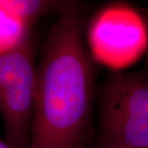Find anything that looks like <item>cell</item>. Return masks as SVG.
Segmentation results:
<instances>
[{
	"instance_id": "obj_1",
	"label": "cell",
	"mask_w": 148,
	"mask_h": 148,
	"mask_svg": "<svg viewBox=\"0 0 148 148\" xmlns=\"http://www.w3.org/2000/svg\"><path fill=\"white\" fill-rule=\"evenodd\" d=\"M94 76L78 13L61 12L36 67L28 148H82L90 129Z\"/></svg>"
},
{
	"instance_id": "obj_2",
	"label": "cell",
	"mask_w": 148,
	"mask_h": 148,
	"mask_svg": "<svg viewBox=\"0 0 148 148\" xmlns=\"http://www.w3.org/2000/svg\"><path fill=\"white\" fill-rule=\"evenodd\" d=\"M101 144L148 147V72H114L101 88Z\"/></svg>"
},
{
	"instance_id": "obj_3",
	"label": "cell",
	"mask_w": 148,
	"mask_h": 148,
	"mask_svg": "<svg viewBox=\"0 0 148 148\" xmlns=\"http://www.w3.org/2000/svg\"><path fill=\"white\" fill-rule=\"evenodd\" d=\"M36 67L30 33L16 45L0 53V114L6 143L28 148L35 106Z\"/></svg>"
},
{
	"instance_id": "obj_4",
	"label": "cell",
	"mask_w": 148,
	"mask_h": 148,
	"mask_svg": "<svg viewBox=\"0 0 148 148\" xmlns=\"http://www.w3.org/2000/svg\"><path fill=\"white\" fill-rule=\"evenodd\" d=\"M93 56L101 62L119 69L132 64L148 46V30L134 9L123 4L106 8L93 20L89 32Z\"/></svg>"
},
{
	"instance_id": "obj_5",
	"label": "cell",
	"mask_w": 148,
	"mask_h": 148,
	"mask_svg": "<svg viewBox=\"0 0 148 148\" xmlns=\"http://www.w3.org/2000/svg\"><path fill=\"white\" fill-rule=\"evenodd\" d=\"M58 5L57 2L43 0H0V8L27 25Z\"/></svg>"
},
{
	"instance_id": "obj_6",
	"label": "cell",
	"mask_w": 148,
	"mask_h": 148,
	"mask_svg": "<svg viewBox=\"0 0 148 148\" xmlns=\"http://www.w3.org/2000/svg\"><path fill=\"white\" fill-rule=\"evenodd\" d=\"M29 33V25L0 8V42L3 53L16 45Z\"/></svg>"
},
{
	"instance_id": "obj_7",
	"label": "cell",
	"mask_w": 148,
	"mask_h": 148,
	"mask_svg": "<svg viewBox=\"0 0 148 148\" xmlns=\"http://www.w3.org/2000/svg\"><path fill=\"white\" fill-rule=\"evenodd\" d=\"M99 148H133V147H117V146H110V145H100ZM148 148V147H147Z\"/></svg>"
},
{
	"instance_id": "obj_8",
	"label": "cell",
	"mask_w": 148,
	"mask_h": 148,
	"mask_svg": "<svg viewBox=\"0 0 148 148\" xmlns=\"http://www.w3.org/2000/svg\"><path fill=\"white\" fill-rule=\"evenodd\" d=\"M0 148H12L11 147L9 144L6 143V142H3L2 140H0Z\"/></svg>"
},
{
	"instance_id": "obj_9",
	"label": "cell",
	"mask_w": 148,
	"mask_h": 148,
	"mask_svg": "<svg viewBox=\"0 0 148 148\" xmlns=\"http://www.w3.org/2000/svg\"><path fill=\"white\" fill-rule=\"evenodd\" d=\"M147 68H148V54H147Z\"/></svg>"
}]
</instances>
